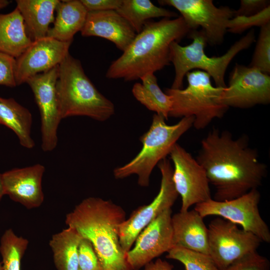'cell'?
<instances>
[{"instance_id":"23","label":"cell","mask_w":270,"mask_h":270,"mask_svg":"<svg viewBox=\"0 0 270 270\" xmlns=\"http://www.w3.org/2000/svg\"><path fill=\"white\" fill-rule=\"evenodd\" d=\"M0 124L12 130L22 146L28 149L34 147L35 143L31 136L32 114L13 98L0 96Z\"/></svg>"},{"instance_id":"12","label":"cell","mask_w":270,"mask_h":270,"mask_svg":"<svg viewBox=\"0 0 270 270\" xmlns=\"http://www.w3.org/2000/svg\"><path fill=\"white\" fill-rule=\"evenodd\" d=\"M169 155L174 165L173 182L182 198L180 211L212 198L206 171L196 158L178 143Z\"/></svg>"},{"instance_id":"25","label":"cell","mask_w":270,"mask_h":270,"mask_svg":"<svg viewBox=\"0 0 270 270\" xmlns=\"http://www.w3.org/2000/svg\"><path fill=\"white\" fill-rule=\"evenodd\" d=\"M140 80L142 83L136 82L133 86V96L148 110L167 120L172 106L171 97L160 89L154 74H148Z\"/></svg>"},{"instance_id":"6","label":"cell","mask_w":270,"mask_h":270,"mask_svg":"<svg viewBox=\"0 0 270 270\" xmlns=\"http://www.w3.org/2000/svg\"><path fill=\"white\" fill-rule=\"evenodd\" d=\"M166 120L162 115L153 116L149 130L140 137L142 144L140 151L131 161L114 169L116 178L122 179L135 174L138 185L148 186L153 169L169 155L180 138L193 126L194 117L182 118L172 125L166 124Z\"/></svg>"},{"instance_id":"39","label":"cell","mask_w":270,"mask_h":270,"mask_svg":"<svg viewBox=\"0 0 270 270\" xmlns=\"http://www.w3.org/2000/svg\"><path fill=\"white\" fill-rule=\"evenodd\" d=\"M0 270H2V263H1V261H0Z\"/></svg>"},{"instance_id":"38","label":"cell","mask_w":270,"mask_h":270,"mask_svg":"<svg viewBox=\"0 0 270 270\" xmlns=\"http://www.w3.org/2000/svg\"><path fill=\"white\" fill-rule=\"evenodd\" d=\"M4 195L2 184V174H0V200L2 197Z\"/></svg>"},{"instance_id":"31","label":"cell","mask_w":270,"mask_h":270,"mask_svg":"<svg viewBox=\"0 0 270 270\" xmlns=\"http://www.w3.org/2000/svg\"><path fill=\"white\" fill-rule=\"evenodd\" d=\"M270 262L257 251L245 255L223 270H270Z\"/></svg>"},{"instance_id":"18","label":"cell","mask_w":270,"mask_h":270,"mask_svg":"<svg viewBox=\"0 0 270 270\" xmlns=\"http://www.w3.org/2000/svg\"><path fill=\"white\" fill-rule=\"evenodd\" d=\"M83 36H98L113 42L124 52L136 33L130 24L116 10L88 12L80 30Z\"/></svg>"},{"instance_id":"30","label":"cell","mask_w":270,"mask_h":270,"mask_svg":"<svg viewBox=\"0 0 270 270\" xmlns=\"http://www.w3.org/2000/svg\"><path fill=\"white\" fill-rule=\"evenodd\" d=\"M269 23L270 6L254 15L234 16L228 23L227 32L234 34H242L252 27L261 28Z\"/></svg>"},{"instance_id":"32","label":"cell","mask_w":270,"mask_h":270,"mask_svg":"<svg viewBox=\"0 0 270 270\" xmlns=\"http://www.w3.org/2000/svg\"><path fill=\"white\" fill-rule=\"evenodd\" d=\"M78 270H100L98 258L88 239L82 238L78 246Z\"/></svg>"},{"instance_id":"34","label":"cell","mask_w":270,"mask_h":270,"mask_svg":"<svg viewBox=\"0 0 270 270\" xmlns=\"http://www.w3.org/2000/svg\"><path fill=\"white\" fill-rule=\"evenodd\" d=\"M269 0H241L238 8L234 11V16L256 14L270 6Z\"/></svg>"},{"instance_id":"19","label":"cell","mask_w":270,"mask_h":270,"mask_svg":"<svg viewBox=\"0 0 270 270\" xmlns=\"http://www.w3.org/2000/svg\"><path fill=\"white\" fill-rule=\"evenodd\" d=\"M172 224L174 246L208 254V228L198 212L180 211L172 216Z\"/></svg>"},{"instance_id":"3","label":"cell","mask_w":270,"mask_h":270,"mask_svg":"<svg viewBox=\"0 0 270 270\" xmlns=\"http://www.w3.org/2000/svg\"><path fill=\"white\" fill-rule=\"evenodd\" d=\"M125 220L126 212L120 206L90 197L66 215L65 222L90 240L100 270H132L120 242L119 228Z\"/></svg>"},{"instance_id":"13","label":"cell","mask_w":270,"mask_h":270,"mask_svg":"<svg viewBox=\"0 0 270 270\" xmlns=\"http://www.w3.org/2000/svg\"><path fill=\"white\" fill-rule=\"evenodd\" d=\"M220 103L229 108H248L270 102V76L258 69L236 64L224 88Z\"/></svg>"},{"instance_id":"21","label":"cell","mask_w":270,"mask_h":270,"mask_svg":"<svg viewBox=\"0 0 270 270\" xmlns=\"http://www.w3.org/2000/svg\"><path fill=\"white\" fill-rule=\"evenodd\" d=\"M53 26L46 36L62 42L73 41L74 36L82 29L88 11L80 0H60L56 8Z\"/></svg>"},{"instance_id":"35","label":"cell","mask_w":270,"mask_h":270,"mask_svg":"<svg viewBox=\"0 0 270 270\" xmlns=\"http://www.w3.org/2000/svg\"><path fill=\"white\" fill-rule=\"evenodd\" d=\"M88 12L117 10L122 0H80Z\"/></svg>"},{"instance_id":"22","label":"cell","mask_w":270,"mask_h":270,"mask_svg":"<svg viewBox=\"0 0 270 270\" xmlns=\"http://www.w3.org/2000/svg\"><path fill=\"white\" fill-rule=\"evenodd\" d=\"M22 15L16 8L8 14H0V52L15 58L32 44Z\"/></svg>"},{"instance_id":"26","label":"cell","mask_w":270,"mask_h":270,"mask_svg":"<svg viewBox=\"0 0 270 270\" xmlns=\"http://www.w3.org/2000/svg\"><path fill=\"white\" fill-rule=\"evenodd\" d=\"M116 11L130 24L136 34L151 18L178 16L175 12L156 6L149 0H122Z\"/></svg>"},{"instance_id":"33","label":"cell","mask_w":270,"mask_h":270,"mask_svg":"<svg viewBox=\"0 0 270 270\" xmlns=\"http://www.w3.org/2000/svg\"><path fill=\"white\" fill-rule=\"evenodd\" d=\"M16 58L0 52V85L14 88L16 86L14 70Z\"/></svg>"},{"instance_id":"4","label":"cell","mask_w":270,"mask_h":270,"mask_svg":"<svg viewBox=\"0 0 270 270\" xmlns=\"http://www.w3.org/2000/svg\"><path fill=\"white\" fill-rule=\"evenodd\" d=\"M56 91L62 120L86 116L104 122L114 114V104L98 90L80 62L70 53L58 66Z\"/></svg>"},{"instance_id":"29","label":"cell","mask_w":270,"mask_h":270,"mask_svg":"<svg viewBox=\"0 0 270 270\" xmlns=\"http://www.w3.org/2000/svg\"><path fill=\"white\" fill-rule=\"evenodd\" d=\"M249 66L264 74H270V23L260 28Z\"/></svg>"},{"instance_id":"9","label":"cell","mask_w":270,"mask_h":270,"mask_svg":"<svg viewBox=\"0 0 270 270\" xmlns=\"http://www.w3.org/2000/svg\"><path fill=\"white\" fill-rule=\"evenodd\" d=\"M208 233V254L219 270L257 251L262 242L254 234L220 217L210 222Z\"/></svg>"},{"instance_id":"20","label":"cell","mask_w":270,"mask_h":270,"mask_svg":"<svg viewBox=\"0 0 270 270\" xmlns=\"http://www.w3.org/2000/svg\"><path fill=\"white\" fill-rule=\"evenodd\" d=\"M26 32L33 41L46 36L59 0H16Z\"/></svg>"},{"instance_id":"37","label":"cell","mask_w":270,"mask_h":270,"mask_svg":"<svg viewBox=\"0 0 270 270\" xmlns=\"http://www.w3.org/2000/svg\"><path fill=\"white\" fill-rule=\"evenodd\" d=\"M10 2L8 0H0V10L6 7Z\"/></svg>"},{"instance_id":"17","label":"cell","mask_w":270,"mask_h":270,"mask_svg":"<svg viewBox=\"0 0 270 270\" xmlns=\"http://www.w3.org/2000/svg\"><path fill=\"white\" fill-rule=\"evenodd\" d=\"M44 166L40 164L16 168L2 174L4 195L28 209L38 208L44 200L42 182Z\"/></svg>"},{"instance_id":"2","label":"cell","mask_w":270,"mask_h":270,"mask_svg":"<svg viewBox=\"0 0 270 270\" xmlns=\"http://www.w3.org/2000/svg\"><path fill=\"white\" fill-rule=\"evenodd\" d=\"M192 30L183 18H163L148 21L140 32L108 67L106 78L132 81L160 70L170 64V46Z\"/></svg>"},{"instance_id":"36","label":"cell","mask_w":270,"mask_h":270,"mask_svg":"<svg viewBox=\"0 0 270 270\" xmlns=\"http://www.w3.org/2000/svg\"><path fill=\"white\" fill-rule=\"evenodd\" d=\"M143 270H173L174 266L166 260L158 258L146 264Z\"/></svg>"},{"instance_id":"14","label":"cell","mask_w":270,"mask_h":270,"mask_svg":"<svg viewBox=\"0 0 270 270\" xmlns=\"http://www.w3.org/2000/svg\"><path fill=\"white\" fill-rule=\"evenodd\" d=\"M58 66L30 78L26 82L33 92L40 110L41 147L45 152L52 151L56 148L57 132L62 120L56 91Z\"/></svg>"},{"instance_id":"11","label":"cell","mask_w":270,"mask_h":270,"mask_svg":"<svg viewBox=\"0 0 270 270\" xmlns=\"http://www.w3.org/2000/svg\"><path fill=\"white\" fill-rule=\"evenodd\" d=\"M162 6H172L181 14L192 30L201 28L207 43L221 44L227 32L228 21L234 10L226 6L217 7L212 0H160Z\"/></svg>"},{"instance_id":"16","label":"cell","mask_w":270,"mask_h":270,"mask_svg":"<svg viewBox=\"0 0 270 270\" xmlns=\"http://www.w3.org/2000/svg\"><path fill=\"white\" fill-rule=\"evenodd\" d=\"M72 42H62L48 36L33 40L16 58V86L26 83L30 78L58 66L69 54Z\"/></svg>"},{"instance_id":"1","label":"cell","mask_w":270,"mask_h":270,"mask_svg":"<svg viewBox=\"0 0 270 270\" xmlns=\"http://www.w3.org/2000/svg\"><path fill=\"white\" fill-rule=\"evenodd\" d=\"M196 158L214 186L217 201L232 200L258 189L267 173L248 136L236 138L228 130H210L201 140Z\"/></svg>"},{"instance_id":"5","label":"cell","mask_w":270,"mask_h":270,"mask_svg":"<svg viewBox=\"0 0 270 270\" xmlns=\"http://www.w3.org/2000/svg\"><path fill=\"white\" fill-rule=\"evenodd\" d=\"M188 36L192 39L190 44L182 46L178 42H173L170 46V60L174 68V80L170 88L173 89L182 88L186 74L194 69L208 74L216 86L226 88L224 76L229 64L235 56L249 48L255 40L254 30H251L223 55L209 57L204 52L207 42L204 32L201 30H192Z\"/></svg>"},{"instance_id":"28","label":"cell","mask_w":270,"mask_h":270,"mask_svg":"<svg viewBox=\"0 0 270 270\" xmlns=\"http://www.w3.org/2000/svg\"><path fill=\"white\" fill-rule=\"evenodd\" d=\"M166 258L180 262L184 270H219L210 255L180 246H174Z\"/></svg>"},{"instance_id":"27","label":"cell","mask_w":270,"mask_h":270,"mask_svg":"<svg viewBox=\"0 0 270 270\" xmlns=\"http://www.w3.org/2000/svg\"><path fill=\"white\" fill-rule=\"evenodd\" d=\"M28 244L26 238L18 236L10 228L6 230L0 240L2 270H20L21 261Z\"/></svg>"},{"instance_id":"15","label":"cell","mask_w":270,"mask_h":270,"mask_svg":"<svg viewBox=\"0 0 270 270\" xmlns=\"http://www.w3.org/2000/svg\"><path fill=\"white\" fill-rule=\"evenodd\" d=\"M172 214V208L165 210L138 236L134 246L126 252L132 270H140L174 247Z\"/></svg>"},{"instance_id":"8","label":"cell","mask_w":270,"mask_h":270,"mask_svg":"<svg viewBox=\"0 0 270 270\" xmlns=\"http://www.w3.org/2000/svg\"><path fill=\"white\" fill-rule=\"evenodd\" d=\"M260 197L258 190L254 189L230 200L220 202L210 198L196 204L194 210L204 218L216 216L240 225L262 242L270 243V230L258 210Z\"/></svg>"},{"instance_id":"10","label":"cell","mask_w":270,"mask_h":270,"mask_svg":"<svg viewBox=\"0 0 270 270\" xmlns=\"http://www.w3.org/2000/svg\"><path fill=\"white\" fill-rule=\"evenodd\" d=\"M157 166L162 176L158 194L150 204L134 210L120 226V242L126 252L132 248L142 230L164 211L171 208L178 196L172 180L173 168L170 160L166 158Z\"/></svg>"},{"instance_id":"24","label":"cell","mask_w":270,"mask_h":270,"mask_svg":"<svg viewBox=\"0 0 270 270\" xmlns=\"http://www.w3.org/2000/svg\"><path fill=\"white\" fill-rule=\"evenodd\" d=\"M82 238L70 226L52 235L49 244L57 270H78V246Z\"/></svg>"},{"instance_id":"7","label":"cell","mask_w":270,"mask_h":270,"mask_svg":"<svg viewBox=\"0 0 270 270\" xmlns=\"http://www.w3.org/2000/svg\"><path fill=\"white\" fill-rule=\"evenodd\" d=\"M186 76L188 86L185 88L165 90L172 101L168 117L194 116L193 126L204 129L214 119L222 118L228 109L219 101L224 88L213 86L210 75L202 70H194Z\"/></svg>"}]
</instances>
